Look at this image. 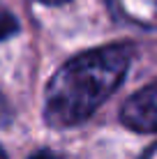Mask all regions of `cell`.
<instances>
[{
    "instance_id": "ba28073f",
    "label": "cell",
    "mask_w": 157,
    "mask_h": 159,
    "mask_svg": "<svg viewBox=\"0 0 157 159\" xmlns=\"http://www.w3.org/2000/svg\"><path fill=\"white\" fill-rule=\"evenodd\" d=\"M0 159H7V157H5V152H2V150H0Z\"/></svg>"
},
{
    "instance_id": "7a4b0ae2",
    "label": "cell",
    "mask_w": 157,
    "mask_h": 159,
    "mask_svg": "<svg viewBox=\"0 0 157 159\" xmlns=\"http://www.w3.org/2000/svg\"><path fill=\"white\" fill-rule=\"evenodd\" d=\"M120 120L134 131H157V83L129 97L120 111Z\"/></svg>"
},
{
    "instance_id": "5b68a950",
    "label": "cell",
    "mask_w": 157,
    "mask_h": 159,
    "mask_svg": "<svg viewBox=\"0 0 157 159\" xmlns=\"http://www.w3.org/2000/svg\"><path fill=\"white\" fill-rule=\"evenodd\" d=\"M141 159H157V143H155V145H150L148 150H145L143 155H141Z\"/></svg>"
},
{
    "instance_id": "52a82bcc",
    "label": "cell",
    "mask_w": 157,
    "mask_h": 159,
    "mask_svg": "<svg viewBox=\"0 0 157 159\" xmlns=\"http://www.w3.org/2000/svg\"><path fill=\"white\" fill-rule=\"evenodd\" d=\"M39 2H46V5H58V2H67V0H39Z\"/></svg>"
},
{
    "instance_id": "3957f363",
    "label": "cell",
    "mask_w": 157,
    "mask_h": 159,
    "mask_svg": "<svg viewBox=\"0 0 157 159\" xmlns=\"http://www.w3.org/2000/svg\"><path fill=\"white\" fill-rule=\"evenodd\" d=\"M106 5L125 23L157 30V0H106Z\"/></svg>"
},
{
    "instance_id": "277c9868",
    "label": "cell",
    "mask_w": 157,
    "mask_h": 159,
    "mask_svg": "<svg viewBox=\"0 0 157 159\" xmlns=\"http://www.w3.org/2000/svg\"><path fill=\"white\" fill-rule=\"evenodd\" d=\"M19 30V23L12 14H0V39H7Z\"/></svg>"
},
{
    "instance_id": "8992f818",
    "label": "cell",
    "mask_w": 157,
    "mask_h": 159,
    "mask_svg": "<svg viewBox=\"0 0 157 159\" xmlns=\"http://www.w3.org/2000/svg\"><path fill=\"white\" fill-rule=\"evenodd\" d=\"M30 159H56V157H53L48 150H42V152H35V155H32Z\"/></svg>"
},
{
    "instance_id": "6da1fadb",
    "label": "cell",
    "mask_w": 157,
    "mask_h": 159,
    "mask_svg": "<svg viewBox=\"0 0 157 159\" xmlns=\"http://www.w3.org/2000/svg\"><path fill=\"white\" fill-rule=\"evenodd\" d=\"M132 48L111 44L67 60L51 76L44 95V120L56 129L85 122L122 83Z\"/></svg>"
}]
</instances>
